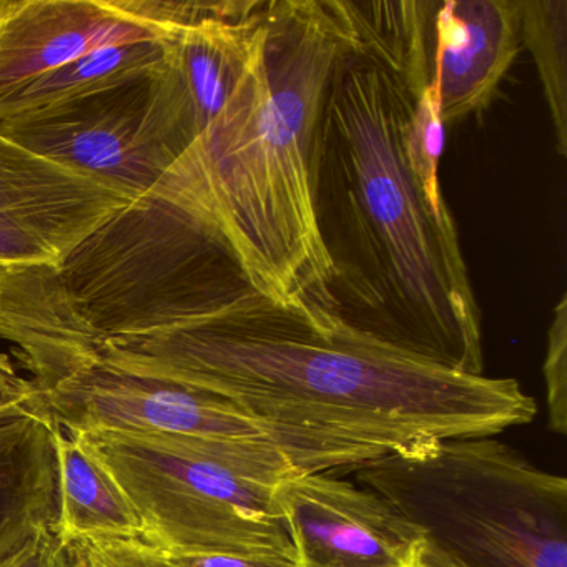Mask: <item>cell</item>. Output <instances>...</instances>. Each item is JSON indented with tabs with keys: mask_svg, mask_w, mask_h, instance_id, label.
I'll return each instance as SVG.
<instances>
[{
	"mask_svg": "<svg viewBox=\"0 0 567 567\" xmlns=\"http://www.w3.org/2000/svg\"><path fill=\"white\" fill-rule=\"evenodd\" d=\"M95 358L224 398L295 473H347L430 441L497 436L537 410L513 378L457 373L251 284L187 323L105 341Z\"/></svg>",
	"mask_w": 567,
	"mask_h": 567,
	"instance_id": "obj_1",
	"label": "cell"
},
{
	"mask_svg": "<svg viewBox=\"0 0 567 567\" xmlns=\"http://www.w3.org/2000/svg\"><path fill=\"white\" fill-rule=\"evenodd\" d=\"M411 115L403 75L350 32L331 69L311 154L333 315L398 350L483 374L480 308L456 225L408 161Z\"/></svg>",
	"mask_w": 567,
	"mask_h": 567,
	"instance_id": "obj_2",
	"label": "cell"
},
{
	"mask_svg": "<svg viewBox=\"0 0 567 567\" xmlns=\"http://www.w3.org/2000/svg\"><path fill=\"white\" fill-rule=\"evenodd\" d=\"M348 35L337 0H267L240 84L185 154L248 280L285 307L333 313L311 154Z\"/></svg>",
	"mask_w": 567,
	"mask_h": 567,
	"instance_id": "obj_3",
	"label": "cell"
},
{
	"mask_svg": "<svg viewBox=\"0 0 567 567\" xmlns=\"http://www.w3.org/2000/svg\"><path fill=\"white\" fill-rule=\"evenodd\" d=\"M28 270L71 338L62 371L94 360L105 341L212 313L250 284L185 155L61 264Z\"/></svg>",
	"mask_w": 567,
	"mask_h": 567,
	"instance_id": "obj_4",
	"label": "cell"
},
{
	"mask_svg": "<svg viewBox=\"0 0 567 567\" xmlns=\"http://www.w3.org/2000/svg\"><path fill=\"white\" fill-rule=\"evenodd\" d=\"M466 567H567V481L494 436L430 441L351 467Z\"/></svg>",
	"mask_w": 567,
	"mask_h": 567,
	"instance_id": "obj_5",
	"label": "cell"
},
{
	"mask_svg": "<svg viewBox=\"0 0 567 567\" xmlns=\"http://www.w3.org/2000/svg\"><path fill=\"white\" fill-rule=\"evenodd\" d=\"M121 484L165 554H235L297 563L275 487L293 474L274 444L172 434H71Z\"/></svg>",
	"mask_w": 567,
	"mask_h": 567,
	"instance_id": "obj_6",
	"label": "cell"
},
{
	"mask_svg": "<svg viewBox=\"0 0 567 567\" xmlns=\"http://www.w3.org/2000/svg\"><path fill=\"white\" fill-rule=\"evenodd\" d=\"M0 135L134 200L194 147L204 128L167 49L164 64L104 91L2 118Z\"/></svg>",
	"mask_w": 567,
	"mask_h": 567,
	"instance_id": "obj_7",
	"label": "cell"
},
{
	"mask_svg": "<svg viewBox=\"0 0 567 567\" xmlns=\"http://www.w3.org/2000/svg\"><path fill=\"white\" fill-rule=\"evenodd\" d=\"M69 434H172L217 443L271 444L234 404L167 378L91 360L39 388Z\"/></svg>",
	"mask_w": 567,
	"mask_h": 567,
	"instance_id": "obj_8",
	"label": "cell"
},
{
	"mask_svg": "<svg viewBox=\"0 0 567 567\" xmlns=\"http://www.w3.org/2000/svg\"><path fill=\"white\" fill-rule=\"evenodd\" d=\"M128 202L0 135V268L61 264Z\"/></svg>",
	"mask_w": 567,
	"mask_h": 567,
	"instance_id": "obj_9",
	"label": "cell"
},
{
	"mask_svg": "<svg viewBox=\"0 0 567 567\" xmlns=\"http://www.w3.org/2000/svg\"><path fill=\"white\" fill-rule=\"evenodd\" d=\"M298 567H410L424 534L378 494L333 473H293L275 487Z\"/></svg>",
	"mask_w": 567,
	"mask_h": 567,
	"instance_id": "obj_10",
	"label": "cell"
},
{
	"mask_svg": "<svg viewBox=\"0 0 567 567\" xmlns=\"http://www.w3.org/2000/svg\"><path fill=\"white\" fill-rule=\"evenodd\" d=\"M517 0H427L424 54L444 124L484 111L519 51Z\"/></svg>",
	"mask_w": 567,
	"mask_h": 567,
	"instance_id": "obj_11",
	"label": "cell"
},
{
	"mask_svg": "<svg viewBox=\"0 0 567 567\" xmlns=\"http://www.w3.org/2000/svg\"><path fill=\"white\" fill-rule=\"evenodd\" d=\"M164 38L111 0H0V105L94 49Z\"/></svg>",
	"mask_w": 567,
	"mask_h": 567,
	"instance_id": "obj_12",
	"label": "cell"
},
{
	"mask_svg": "<svg viewBox=\"0 0 567 567\" xmlns=\"http://www.w3.org/2000/svg\"><path fill=\"white\" fill-rule=\"evenodd\" d=\"M58 427L49 411L0 426V564L61 529Z\"/></svg>",
	"mask_w": 567,
	"mask_h": 567,
	"instance_id": "obj_13",
	"label": "cell"
},
{
	"mask_svg": "<svg viewBox=\"0 0 567 567\" xmlns=\"http://www.w3.org/2000/svg\"><path fill=\"white\" fill-rule=\"evenodd\" d=\"M61 477V533L145 540L144 524L111 471L62 427L55 431Z\"/></svg>",
	"mask_w": 567,
	"mask_h": 567,
	"instance_id": "obj_14",
	"label": "cell"
},
{
	"mask_svg": "<svg viewBox=\"0 0 567 567\" xmlns=\"http://www.w3.org/2000/svg\"><path fill=\"white\" fill-rule=\"evenodd\" d=\"M167 38L94 49L0 105V121L85 97L164 64Z\"/></svg>",
	"mask_w": 567,
	"mask_h": 567,
	"instance_id": "obj_15",
	"label": "cell"
},
{
	"mask_svg": "<svg viewBox=\"0 0 567 567\" xmlns=\"http://www.w3.org/2000/svg\"><path fill=\"white\" fill-rule=\"evenodd\" d=\"M519 32L536 61L556 131L567 154V0H517Z\"/></svg>",
	"mask_w": 567,
	"mask_h": 567,
	"instance_id": "obj_16",
	"label": "cell"
},
{
	"mask_svg": "<svg viewBox=\"0 0 567 567\" xmlns=\"http://www.w3.org/2000/svg\"><path fill=\"white\" fill-rule=\"evenodd\" d=\"M122 14L161 35L187 31L208 21H234L257 11L258 0H111Z\"/></svg>",
	"mask_w": 567,
	"mask_h": 567,
	"instance_id": "obj_17",
	"label": "cell"
},
{
	"mask_svg": "<svg viewBox=\"0 0 567 567\" xmlns=\"http://www.w3.org/2000/svg\"><path fill=\"white\" fill-rule=\"evenodd\" d=\"M444 138L446 134L440 114V97L436 87L427 85L413 99V115L406 134V154L414 175L433 197H443L437 174Z\"/></svg>",
	"mask_w": 567,
	"mask_h": 567,
	"instance_id": "obj_18",
	"label": "cell"
},
{
	"mask_svg": "<svg viewBox=\"0 0 567 567\" xmlns=\"http://www.w3.org/2000/svg\"><path fill=\"white\" fill-rule=\"evenodd\" d=\"M78 567H174L164 550L142 539H69Z\"/></svg>",
	"mask_w": 567,
	"mask_h": 567,
	"instance_id": "obj_19",
	"label": "cell"
},
{
	"mask_svg": "<svg viewBox=\"0 0 567 567\" xmlns=\"http://www.w3.org/2000/svg\"><path fill=\"white\" fill-rule=\"evenodd\" d=\"M547 410H549V430L557 434L567 431V298L560 297L554 308V320L549 328L546 361Z\"/></svg>",
	"mask_w": 567,
	"mask_h": 567,
	"instance_id": "obj_20",
	"label": "cell"
},
{
	"mask_svg": "<svg viewBox=\"0 0 567 567\" xmlns=\"http://www.w3.org/2000/svg\"><path fill=\"white\" fill-rule=\"evenodd\" d=\"M48 411L34 381L19 377L9 357L0 353V426Z\"/></svg>",
	"mask_w": 567,
	"mask_h": 567,
	"instance_id": "obj_21",
	"label": "cell"
},
{
	"mask_svg": "<svg viewBox=\"0 0 567 567\" xmlns=\"http://www.w3.org/2000/svg\"><path fill=\"white\" fill-rule=\"evenodd\" d=\"M0 567H75L74 550L61 529L45 530Z\"/></svg>",
	"mask_w": 567,
	"mask_h": 567,
	"instance_id": "obj_22",
	"label": "cell"
},
{
	"mask_svg": "<svg viewBox=\"0 0 567 567\" xmlns=\"http://www.w3.org/2000/svg\"><path fill=\"white\" fill-rule=\"evenodd\" d=\"M167 557L174 567H298L293 560L235 554H167Z\"/></svg>",
	"mask_w": 567,
	"mask_h": 567,
	"instance_id": "obj_23",
	"label": "cell"
},
{
	"mask_svg": "<svg viewBox=\"0 0 567 567\" xmlns=\"http://www.w3.org/2000/svg\"><path fill=\"white\" fill-rule=\"evenodd\" d=\"M410 567H466L453 557L437 549L430 540L423 539L414 550L413 563Z\"/></svg>",
	"mask_w": 567,
	"mask_h": 567,
	"instance_id": "obj_24",
	"label": "cell"
},
{
	"mask_svg": "<svg viewBox=\"0 0 567 567\" xmlns=\"http://www.w3.org/2000/svg\"><path fill=\"white\" fill-rule=\"evenodd\" d=\"M75 567H78V564H75Z\"/></svg>",
	"mask_w": 567,
	"mask_h": 567,
	"instance_id": "obj_25",
	"label": "cell"
}]
</instances>
